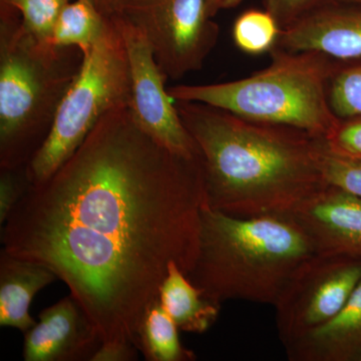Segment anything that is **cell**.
<instances>
[{"mask_svg": "<svg viewBox=\"0 0 361 361\" xmlns=\"http://www.w3.org/2000/svg\"><path fill=\"white\" fill-rule=\"evenodd\" d=\"M206 205L200 154L161 146L125 104L30 188L1 226L2 249L51 269L103 344L137 348L142 315L170 263L186 275L193 269Z\"/></svg>", "mask_w": 361, "mask_h": 361, "instance_id": "1", "label": "cell"}, {"mask_svg": "<svg viewBox=\"0 0 361 361\" xmlns=\"http://www.w3.org/2000/svg\"><path fill=\"white\" fill-rule=\"evenodd\" d=\"M175 104L200 153L207 205L214 210L241 218L290 216L329 186L319 167L324 139L210 104Z\"/></svg>", "mask_w": 361, "mask_h": 361, "instance_id": "2", "label": "cell"}, {"mask_svg": "<svg viewBox=\"0 0 361 361\" xmlns=\"http://www.w3.org/2000/svg\"><path fill=\"white\" fill-rule=\"evenodd\" d=\"M315 252L290 216L235 217L206 205L198 254L186 276L221 305L227 300L274 305L296 268Z\"/></svg>", "mask_w": 361, "mask_h": 361, "instance_id": "3", "label": "cell"}, {"mask_svg": "<svg viewBox=\"0 0 361 361\" xmlns=\"http://www.w3.org/2000/svg\"><path fill=\"white\" fill-rule=\"evenodd\" d=\"M82 63L80 49L37 39L18 11L1 4L0 169L27 167L51 132Z\"/></svg>", "mask_w": 361, "mask_h": 361, "instance_id": "4", "label": "cell"}, {"mask_svg": "<svg viewBox=\"0 0 361 361\" xmlns=\"http://www.w3.org/2000/svg\"><path fill=\"white\" fill-rule=\"evenodd\" d=\"M272 61L250 77L211 85L168 87L174 101L210 104L235 115L288 126L329 139L341 120L329 103V85L338 61L319 51L273 49Z\"/></svg>", "mask_w": 361, "mask_h": 361, "instance_id": "5", "label": "cell"}, {"mask_svg": "<svg viewBox=\"0 0 361 361\" xmlns=\"http://www.w3.org/2000/svg\"><path fill=\"white\" fill-rule=\"evenodd\" d=\"M127 49L113 16L97 44L82 56L80 71L59 104L51 132L26 167L32 185L49 179L84 142L108 111L129 106Z\"/></svg>", "mask_w": 361, "mask_h": 361, "instance_id": "6", "label": "cell"}, {"mask_svg": "<svg viewBox=\"0 0 361 361\" xmlns=\"http://www.w3.org/2000/svg\"><path fill=\"white\" fill-rule=\"evenodd\" d=\"M360 280V261L318 252L304 260L273 305L284 348L331 320Z\"/></svg>", "mask_w": 361, "mask_h": 361, "instance_id": "7", "label": "cell"}, {"mask_svg": "<svg viewBox=\"0 0 361 361\" xmlns=\"http://www.w3.org/2000/svg\"><path fill=\"white\" fill-rule=\"evenodd\" d=\"M120 13L141 28L171 80L201 70L219 35L207 0H139Z\"/></svg>", "mask_w": 361, "mask_h": 361, "instance_id": "8", "label": "cell"}, {"mask_svg": "<svg viewBox=\"0 0 361 361\" xmlns=\"http://www.w3.org/2000/svg\"><path fill=\"white\" fill-rule=\"evenodd\" d=\"M122 35L130 78L129 109L135 123L156 142L186 157L199 155L193 137L180 121L174 99L166 87L165 73L141 28L122 13L110 14Z\"/></svg>", "mask_w": 361, "mask_h": 361, "instance_id": "9", "label": "cell"}, {"mask_svg": "<svg viewBox=\"0 0 361 361\" xmlns=\"http://www.w3.org/2000/svg\"><path fill=\"white\" fill-rule=\"evenodd\" d=\"M103 344L101 334L75 297L44 308L25 334V361H92Z\"/></svg>", "mask_w": 361, "mask_h": 361, "instance_id": "10", "label": "cell"}, {"mask_svg": "<svg viewBox=\"0 0 361 361\" xmlns=\"http://www.w3.org/2000/svg\"><path fill=\"white\" fill-rule=\"evenodd\" d=\"M307 233L316 252L361 262V199L334 186L290 215Z\"/></svg>", "mask_w": 361, "mask_h": 361, "instance_id": "11", "label": "cell"}, {"mask_svg": "<svg viewBox=\"0 0 361 361\" xmlns=\"http://www.w3.org/2000/svg\"><path fill=\"white\" fill-rule=\"evenodd\" d=\"M337 2L318 7L283 28L274 49L319 51L341 61L360 59L361 4Z\"/></svg>", "mask_w": 361, "mask_h": 361, "instance_id": "12", "label": "cell"}, {"mask_svg": "<svg viewBox=\"0 0 361 361\" xmlns=\"http://www.w3.org/2000/svg\"><path fill=\"white\" fill-rule=\"evenodd\" d=\"M291 361H361V280L331 320L285 346Z\"/></svg>", "mask_w": 361, "mask_h": 361, "instance_id": "13", "label": "cell"}, {"mask_svg": "<svg viewBox=\"0 0 361 361\" xmlns=\"http://www.w3.org/2000/svg\"><path fill=\"white\" fill-rule=\"evenodd\" d=\"M56 276L47 266L16 257L2 249L0 253V325L25 334L37 323L30 315L33 297Z\"/></svg>", "mask_w": 361, "mask_h": 361, "instance_id": "14", "label": "cell"}, {"mask_svg": "<svg viewBox=\"0 0 361 361\" xmlns=\"http://www.w3.org/2000/svg\"><path fill=\"white\" fill-rule=\"evenodd\" d=\"M159 299L178 329L189 334L208 331L218 319L222 306L206 298L174 262L169 265Z\"/></svg>", "mask_w": 361, "mask_h": 361, "instance_id": "15", "label": "cell"}, {"mask_svg": "<svg viewBox=\"0 0 361 361\" xmlns=\"http://www.w3.org/2000/svg\"><path fill=\"white\" fill-rule=\"evenodd\" d=\"M177 325L156 298L145 311L137 334V348L149 361H194L193 351L180 343Z\"/></svg>", "mask_w": 361, "mask_h": 361, "instance_id": "16", "label": "cell"}, {"mask_svg": "<svg viewBox=\"0 0 361 361\" xmlns=\"http://www.w3.org/2000/svg\"><path fill=\"white\" fill-rule=\"evenodd\" d=\"M106 16L90 0L66 4L52 32L51 42L59 47H75L87 54L103 35Z\"/></svg>", "mask_w": 361, "mask_h": 361, "instance_id": "17", "label": "cell"}, {"mask_svg": "<svg viewBox=\"0 0 361 361\" xmlns=\"http://www.w3.org/2000/svg\"><path fill=\"white\" fill-rule=\"evenodd\" d=\"M281 30V26L269 11L252 9L242 13L235 21L233 39L240 51L261 54L274 49Z\"/></svg>", "mask_w": 361, "mask_h": 361, "instance_id": "18", "label": "cell"}, {"mask_svg": "<svg viewBox=\"0 0 361 361\" xmlns=\"http://www.w3.org/2000/svg\"><path fill=\"white\" fill-rule=\"evenodd\" d=\"M329 103L339 120L361 116V59L338 61L330 80Z\"/></svg>", "mask_w": 361, "mask_h": 361, "instance_id": "19", "label": "cell"}, {"mask_svg": "<svg viewBox=\"0 0 361 361\" xmlns=\"http://www.w3.org/2000/svg\"><path fill=\"white\" fill-rule=\"evenodd\" d=\"M0 2L18 11L26 30L37 39L51 42L56 20L71 0H0Z\"/></svg>", "mask_w": 361, "mask_h": 361, "instance_id": "20", "label": "cell"}, {"mask_svg": "<svg viewBox=\"0 0 361 361\" xmlns=\"http://www.w3.org/2000/svg\"><path fill=\"white\" fill-rule=\"evenodd\" d=\"M319 167L329 186L338 188L361 199V161L337 154L323 142Z\"/></svg>", "mask_w": 361, "mask_h": 361, "instance_id": "21", "label": "cell"}, {"mask_svg": "<svg viewBox=\"0 0 361 361\" xmlns=\"http://www.w3.org/2000/svg\"><path fill=\"white\" fill-rule=\"evenodd\" d=\"M32 185L26 168L0 169V224L8 219L13 209L27 194Z\"/></svg>", "mask_w": 361, "mask_h": 361, "instance_id": "22", "label": "cell"}, {"mask_svg": "<svg viewBox=\"0 0 361 361\" xmlns=\"http://www.w3.org/2000/svg\"><path fill=\"white\" fill-rule=\"evenodd\" d=\"M325 142L331 151L361 161V116L341 120Z\"/></svg>", "mask_w": 361, "mask_h": 361, "instance_id": "23", "label": "cell"}, {"mask_svg": "<svg viewBox=\"0 0 361 361\" xmlns=\"http://www.w3.org/2000/svg\"><path fill=\"white\" fill-rule=\"evenodd\" d=\"M334 1L338 0H263V4L283 30L318 7Z\"/></svg>", "mask_w": 361, "mask_h": 361, "instance_id": "24", "label": "cell"}, {"mask_svg": "<svg viewBox=\"0 0 361 361\" xmlns=\"http://www.w3.org/2000/svg\"><path fill=\"white\" fill-rule=\"evenodd\" d=\"M139 349L133 344H102L92 361H132L137 360Z\"/></svg>", "mask_w": 361, "mask_h": 361, "instance_id": "25", "label": "cell"}, {"mask_svg": "<svg viewBox=\"0 0 361 361\" xmlns=\"http://www.w3.org/2000/svg\"><path fill=\"white\" fill-rule=\"evenodd\" d=\"M139 0H102L99 4V11L104 16H110V14L122 13L123 9L127 8L135 4Z\"/></svg>", "mask_w": 361, "mask_h": 361, "instance_id": "26", "label": "cell"}, {"mask_svg": "<svg viewBox=\"0 0 361 361\" xmlns=\"http://www.w3.org/2000/svg\"><path fill=\"white\" fill-rule=\"evenodd\" d=\"M242 0H207L209 16L214 18L219 11L239 6Z\"/></svg>", "mask_w": 361, "mask_h": 361, "instance_id": "27", "label": "cell"}, {"mask_svg": "<svg viewBox=\"0 0 361 361\" xmlns=\"http://www.w3.org/2000/svg\"><path fill=\"white\" fill-rule=\"evenodd\" d=\"M90 1L92 2V4H94L97 7V8L99 9V4H101L102 0H90Z\"/></svg>", "mask_w": 361, "mask_h": 361, "instance_id": "28", "label": "cell"}, {"mask_svg": "<svg viewBox=\"0 0 361 361\" xmlns=\"http://www.w3.org/2000/svg\"><path fill=\"white\" fill-rule=\"evenodd\" d=\"M345 2H351V4H361V0H343Z\"/></svg>", "mask_w": 361, "mask_h": 361, "instance_id": "29", "label": "cell"}, {"mask_svg": "<svg viewBox=\"0 0 361 361\" xmlns=\"http://www.w3.org/2000/svg\"><path fill=\"white\" fill-rule=\"evenodd\" d=\"M338 1H343V0H338Z\"/></svg>", "mask_w": 361, "mask_h": 361, "instance_id": "30", "label": "cell"}]
</instances>
